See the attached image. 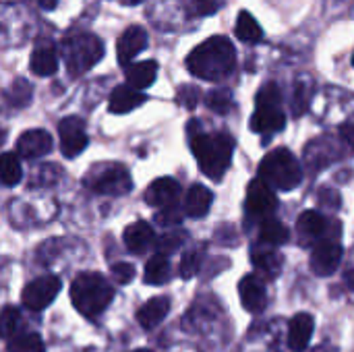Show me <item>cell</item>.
I'll return each instance as SVG.
<instances>
[{"instance_id": "1", "label": "cell", "mask_w": 354, "mask_h": 352, "mask_svg": "<svg viewBox=\"0 0 354 352\" xmlns=\"http://www.w3.org/2000/svg\"><path fill=\"white\" fill-rule=\"evenodd\" d=\"M189 145L207 178L220 180L230 168L234 141L228 133H203L201 124L193 120L189 122Z\"/></svg>"}, {"instance_id": "2", "label": "cell", "mask_w": 354, "mask_h": 352, "mask_svg": "<svg viewBox=\"0 0 354 352\" xmlns=\"http://www.w3.org/2000/svg\"><path fill=\"white\" fill-rule=\"evenodd\" d=\"M236 66V50L224 35H216L199 44L187 58V68L205 81H222Z\"/></svg>"}, {"instance_id": "3", "label": "cell", "mask_w": 354, "mask_h": 352, "mask_svg": "<svg viewBox=\"0 0 354 352\" xmlns=\"http://www.w3.org/2000/svg\"><path fill=\"white\" fill-rule=\"evenodd\" d=\"M112 299H114V288L108 284V280L102 274L95 272L79 274L71 284V301L75 309L89 319L104 313L112 303Z\"/></svg>"}, {"instance_id": "4", "label": "cell", "mask_w": 354, "mask_h": 352, "mask_svg": "<svg viewBox=\"0 0 354 352\" xmlns=\"http://www.w3.org/2000/svg\"><path fill=\"white\" fill-rule=\"evenodd\" d=\"M259 178L266 180L272 189L292 191L303 180V168L286 147H278L261 160Z\"/></svg>"}, {"instance_id": "5", "label": "cell", "mask_w": 354, "mask_h": 352, "mask_svg": "<svg viewBox=\"0 0 354 352\" xmlns=\"http://www.w3.org/2000/svg\"><path fill=\"white\" fill-rule=\"evenodd\" d=\"M62 54L66 68L73 77H79L87 73L91 66H95L104 56V44L100 37L91 33H75L64 39Z\"/></svg>"}, {"instance_id": "6", "label": "cell", "mask_w": 354, "mask_h": 352, "mask_svg": "<svg viewBox=\"0 0 354 352\" xmlns=\"http://www.w3.org/2000/svg\"><path fill=\"white\" fill-rule=\"evenodd\" d=\"M85 185L100 195H110V197H120L127 195L133 187L131 174L127 172L124 166L120 164H108V166H95L87 178Z\"/></svg>"}, {"instance_id": "7", "label": "cell", "mask_w": 354, "mask_h": 352, "mask_svg": "<svg viewBox=\"0 0 354 352\" xmlns=\"http://www.w3.org/2000/svg\"><path fill=\"white\" fill-rule=\"evenodd\" d=\"M62 284H60V278L58 276H41V278H35L33 282H29L25 288H23V305L29 309V311H44L46 307H50L54 303V299L58 297Z\"/></svg>"}, {"instance_id": "8", "label": "cell", "mask_w": 354, "mask_h": 352, "mask_svg": "<svg viewBox=\"0 0 354 352\" xmlns=\"http://www.w3.org/2000/svg\"><path fill=\"white\" fill-rule=\"evenodd\" d=\"M60 135V149L66 158H77L89 143L85 122L79 116H66L58 124Z\"/></svg>"}, {"instance_id": "9", "label": "cell", "mask_w": 354, "mask_h": 352, "mask_svg": "<svg viewBox=\"0 0 354 352\" xmlns=\"http://www.w3.org/2000/svg\"><path fill=\"white\" fill-rule=\"evenodd\" d=\"M342 261V245L338 241H322L311 253V270L317 276H332Z\"/></svg>"}, {"instance_id": "10", "label": "cell", "mask_w": 354, "mask_h": 352, "mask_svg": "<svg viewBox=\"0 0 354 352\" xmlns=\"http://www.w3.org/2000/svg\"><path fill=\"white\" fill-rule=\"evenodd\" d=\"M276 210H278V199H276L272 187L266 180L255 178L249 185V191H247V212L251 216H263V218H268Z\"/></svg>"}, {"instance_id": "11", "label": "cell", "mask_w": 354, "mask_h": 352, "mask_svg": "<svg viewBox=\"0 0 354 352\" xmlns=\"http://www.w3.org/2000/svg\"><path fill=\"white\" fill-rule=\"evenodd\" d=\"M239 297L243 307L249 313H261L268 307V288L263 280L255 274H249L239 284Z\"/></svg>"}, {"instance_id": "12", "label": "cell", "mask_w": 354, "mask_h": 352, "mask_svg": "<svg viewBox=\"0 0 354 352\" xmlns=\"http://www.w3.org/2000/svg\"><path fill=\"white\" fill-rule=\"evenodd\" d=\"M147 46V33L143 27L139 25H131L122 31L120 39H118V46H116V54H118V62L122 66L129 68V64L133 62V58L143 52Z\"/></svg>"}, {"instance_id": "13", "label": "cell", "mask_w": 354, "mask_h": 352, "mask_svg": "<svg viewBox=\"0 0 354 352\" xmlns=\"http://www.w3.org/2000/svg\"><path fill=\"white\" fill-rule=\"evenodd\" d=\"M52 135L44 129H33V131H25L19 141H17V154L21 158L33 160V158H41L46 154L52 151Z\"/></svg>"}, {"instance_id": "14", "label": "cell", "mask_w": 354, "mask_h": 352, "mask_svg": "<svg viewBox=\"0 0 354 352\" xmlns=\"http://www.w3.org/2000/svg\"><path fill=\"white\" fill-rule=\"evenodd\" d=\"M286 127V114L280 104H257L251 116V129L255 133H278Z\"/></svg>"}, {"instance_id": "15", "label": "cell", "mask_w": 354, "mask_h": 352, "mask_svg": "<svg viewBox=\"0 0 354 352\" xmlns=\"http://www.w3.org/2000/svg\"><path fill=\"white\" fill-rule=\"evenodd\" d=\"M178 193H180L178 183L170 176H164L149 185V189L145 191V201L147 205H153V207H168V205H174Z\"/></svg>"}, {"instance_id": "16", "label": "cell", "mask_w": 354, "mask_h": 352, "mask_svg": "<svg viewBox=\"0 0 354 352\" xmlns=\"http://www.w3.org/2000/svg\"><path fill=\"white\" fill-rule=\"evenodd\" d=\"M124 245L131 253H145L153 245H158V239L153 234V228L147 222H135L124 230Z\"/></svg>"}, {"instance_id": "17", "label": "cell", "mask_w": 354, "mask_h": 352, "mask_svg": "<svg viewBox=\"0 0 354 352\" xmlns=\"http://www.w3.org/2000/svg\"><path fill=\"white\" fill-rule=\"evenodd\" d=\"M145 93H141L139 89L131 87V85H118L108 102V110L112 114H127L135 108H139L145 102Z\"/></svg>"}, {"instance_id": "18", "label": "cell", "mask_w": 354, "mask_h": 352, "mask_svg": "<svg viewBox=\"0 0 354 352\" xmlns=\"http://www.w3.org/2000/svg\"><path fill=\"white\" fill-rule=\"evenodd\" d=\"M168 311H170V299L168 297H156V299H149L137 311V322L143 330H153L166 319Z\"/></svg>"}, {"instance_id": "19", "label": "cell", "mask_w": 354, "mask_h": 352, "mask_svg": "<svg viewBox=\"0 0 354 352\" xmlns=\"http://www.w3.org/2000/svg\"><path fill=\"white\" fill-rule=\"evenodd\" d=\"M315 322L309 313H299L292 317L290 326H288V344L290 349L297 352L305 351L311 342V334H313Z\"/></svg>"}, {"instance_id": "20", "label": "cell", "mask_w": 354, "mask_h": 352, "mask_svg": "<svg viewBox=\"0 0 354 352\" xmlns=\"http://www.w3.org/2000/svg\"><path fill=\"white\" fill-rule=\"evenodd\" d=\"M214 203V193L203 185H193L185 197V214L189 218H203Z\"/></svg>"}, {"instance_id": "21", "label": "cell", "mask_w": 354, "mask_h": 352, "mask_svg": "<svg viewBox=\"0 0 354 352\" xmlns=\"http://www.w3.org/2000/svg\"><path fill=\"white\" fill-rule=\"evenodd\" d=\"M29 68L39 77H50L58 68V54L50 44H41L33 50Z\"/></svg>"}, {"instance_id": "22", "label": "cell", "mask_w": 354, "mask_h": 352, "mask_svg": "<svg viewBox=\"0 0 354 352\" xmlns=\"http://www.w3.org/2000/svg\"><path fill=\"white\" fill-rule=\"evenodd\" d=\"M158 77V62L156 60H143V62H135L127 68V85L135 87V89H145L149 87Z\"/></svg>"}, {"instance_id": "23", "label": "cell", "mask_w": 354, "mask_h": 352, "mask_svg": "<svg viewBox=\"0 0 354 352\" xmlns=\"http://www.w3.org/2000/svg\"><path fill=\"white\" fill-rule=\"evenodd\" d=\"M170 278H172V270H170L168 257L162 255V253L153 255V257L147 261V266H145V276H143L145 284L162 286V284H166Z\"/></svg>"}, {"instance_id": "24", "label": "cell", "mask_w": 354, "mask_h": 352, "mask_svg": "<svg viewBox=\"0 0 354 352\" xmlns=\"http://www.w3.org/2000/svg\"><path fill=\"white\" fill-rule=\"evenodd\" d=\"M297 228H299V232H301L305 239H313V241H315V239H319V237L326 232L328 222H326V218H324L319 212L307 210V212H303V214L299 216Z\"/></svg>"}, {"instance_id": "25", "label": "cell", "mask_w": 354, "mask_h": 352, "mask_svg": "<svg viewBox=\"0 0 354 352\" xmlns=\"http://www.w3.org/2000/svg\"><path fill=\"white\" fill-rule=\"evenodd\" d=\"M253 266L266 274V278H276L282 270V257L272 249H255L253 251Z\"/></svg>"}, {"instance_id": "26", "label": "cell", "mask_w": 354, "mask_h": 352, "mask_svg": "<svg viewBox=\"0 0 354 352\" xmlns=\"http://www.w3.org/2000/svg\"><path fill=\"white\" fill-rule=\"evenodd\" d=\"M236 37L243 39V41H249V44H255L263 37V31L259 27V23L255 21V17L249 12V10H241L239 17H236Z\"/></svg>"}, {"instance_id": "27", "label": "cell", "mask_w": 354, "mask_h": 352, "mask_svg": "<svg viewBox=\"0 0 354 352\" xmlns=\"http://www.w3.org/2000/svg\"><path fill=\"white\" fill-rule=\"evenodd\" d=\"M259 239H261V243H266V245L278 247V245L288 243L290 232H288V228H286L282 222H278V220H266V222L261 224Z\"/></svg>"}, {"instance_id": "28", "label": "cell", "mask_w": 354, "mask_h": 352, "mask_svg": "<svg viewBox=\"0 0 354 352\" xmlns=\"http://www.w3.org/2000/svg\"><path fill=\"white\" fill-rule=\"evenodd\" d=\"M6 351L8 352H44V340L35 334V332H27V334H17L6 342Z\"/></svg>"}, {"instance_id": "29", "label": "cell", "mask_w": 354, "mask_h": 352, "mask_svg": "<svg viewBox=\"0 0 354 352\" xmlns=\"http://www.w3.org/2000/svg\"><path fill=\"white\" fill-rule=\"evenodd\" d=\"M0 176H2V183L6 187H15L21 183L23 178V170H21V164H19V158L17 154H10L6 151L0 160Z\"/></svg>"}, {"instance_id": "30", "label": "cell", "mask_w": 354, "mask_h": 352, "mask_svg": "<svg viewBox=\"0 0 354 352\" xmlns=\"http://www.w3.org/2000/svg\"><path fill=\"white\" fill-rule=\"evenodd\" d=\"M201 257H203V249H191L183 255L180 259V278L189 280L199 272L201 266Z\"/></svg>"}, {"instance_id": "31", "label": "cell", "mask_w": 354, "mask_h": 352, "mask_svg": "<svg viewBox=\"0 0 354 352\" xmlns=\"http://www.w3.org/2000/svg\"><path fill=\"white\" fill-rule=\"evenodd\" d=\"M205 104H207L209 110H214V112H218V114H226V112L230 110V106H232V98H230L228 91L214 89V91L207 93Z\"/></svg>"}, {"instance_id": "32", "label": "cell", "mask_w": 354, "mask_h": 352, "mask_svg": "<svg viewBox=\"0 0 354 352\" xmlns=\"http://www.w3.org/2000/svg\"><path fill=\"white\" fill-rule=\"evenodd\" d=\"M60 178V170L56 164H44L37 168L35 176H31V185L35 183L37 187H52Z\"/></svg>"}, {"instance_id": "33", "label": "cell", "mask_w": 354, "mask_h": 352, "mask_svg": "<svg viewBox=\"0 0 354 352\" xmlns=\"http://www.w3.org/2000/svg\"><path fill=\"white\" fill-rule=\"evenodd\" d=\"M2 336L4 338H12V336H17V328H19V324H21V313H19V309L17 307H4V311H2Z\"/></svg>"}, {"instance_id": "34", "label": "cell", "mask_w": 354, "mask_h": 352, "mask_svg": "<svg viewBox=\"0 0 354 352\" xmlns=\"http://www.w3.org/2000/svg\"><path fill=\"white\" fill-rule=\"evenodd\" d=\"M185 232H180V230H176V232H168V234H164L160 241H158V249L162 251V255L164 253H174V251H178L180 247H183V243H185Z\"/></svg>"}, {"instance_id": "35", "label": "cell", "mask_w": 354, "mask_h": 352, "mask_svg": "<svg viewBox=\"0 0 354 352\" xmlns=\"http://www.w3.org/2000/svg\"><path fill=\"white\" fill-rule=\"evenodd\" d=\"M156 222L160 226H176L183 222V212L176 207V205H168V207H162L158 214H156Z\"/></svg>"}, {"instance_id": "36", "label": "cell", "mask_w": 354, "mask_h": 352, "mask_svg": "<svg viewBox=\"0 0 354 352\" xmlns=\"http://www.w3.org/2000/svg\"><path fill=\"white\" fill-rule=\"evenodd\" d=\"M112 276L120 286H127L135 278V266L131 263H116L112 266Z\"/></svg>"}, {"instance_id": "37", "label": "cell", "mask_w": 354, "mask_h": 352, "mask_svg": "<svg viewBox=\"0 0 354 352\" xmlns=\"http://www.w3.org/2000/svg\"><path fill=\"white\" fill-rule=\"evenodd\" d=\"M178 102H180L185 108L193 110V108L197 106V102H199V89H197V87H193V85H185V87H180V91H178Z\"/></svg>"}, {"instance_id": "38", "label": "cell", "mask_w": 354, "mask_h": 352, "mask_svg": "<svg viewBox=\"0 0 354 352\" xmlns=\"http://www.w3.org/2000/svg\"><path fill=\"white\" fill-rule=\"evenodd\" d=\"M340 201H342V197H340V193L336 189H324V191H319V203L324 207L336 212V210H340Z\"/></svg>"}, {"instance_id": "39", "label": "cell", "mask_w": 354, "mask_h": 352, "mask_svg": "<svg viewBox=\"0 0 354 352\" xmlns=\"http://www.w3.org/2000/svg\"><path fill=\"white\" fill-rule=\"evenodd\" d=\"M222 4V0H195L191 4V10L193 15H214Z\"/></svg>"}, {"instance_id": "40", "label": "cell", "mask_w": 354, "mask_h": 352, "mask_svg": "<svg viewBox=\"0 0 354 352\" xmlns=\"http://www.w3.org/2000/svg\"><path fill=\"white\" fill-rule=\"evenodd\" d=\"M307 106H309V93H307V89H305L303 85H299V87L295 89L292 110H295V114L299 116V114H303V112L307 110Z\"/></svg>"}, {"instance_id": "41", "label": "cell", "mask_w": 354, "mask_h": 352, "mask_svg": "<svg viewBox=\"0 0 354 352\" xmlns=\"http://www.w3.org/2000/svg\"><path fill=\"white\" fill-rule=\"evenodd\" d=\"M340 135H342V139L354 149V122L353 124H344V127L340 129Z\"/></svg>"}, {"instance_id": "42", "label": "cell", "mask_w": 354, "mask_h": 352, "mask_svg": "<svg viewBox=\"0 0 354 352\" xmlns=\"http://www.w3.org/2000/svg\"><path fill=\"white\" fill-rule=\"evenodd\" d=\"M344 284H346V288H348V290H353L354 293V268L344 274Z\"/></svg>"}, {"instance_id": "43", "label": "cell", "mask_w": 354, "mask_h": 352, "mask_svg": "<svg viewBox=\"0 0 354 352\" xmlns=\"http://www.w3.org/2000/svg\"><path fill=\"white\" fill-rule=\"evenodd\" d=\"M39 4H41L44 8H50V10H52V8L58 4V0H39Z\"/></svg>"}, {"instance_id": "44", "label": "cell", "mask_w": 354, "mask_h": 352, "mask_svg": "<svg viewBox=\"0 0 354 352\" xmlns=\"http://www.w3.org/2000/svg\"><path fill=\"white\" fill-rule=\"evenodd\" d=\"M124 4H129V6H133V4H141L143 0H122Z\"/></svg>"}, {"instance_id": "45", "label": "cell", "mask_w": 354, "mask_h": 352, "mask_svg": "<svg viewBox=\"0 0 354 352\" xmlns=\"http://www.w3.org/2000/svg\"><path fill=\"white\" fill-rule=\"evenodd\" d=\"M315 352H334V351H326V349H317Z\"/></svg>"}, {"instance_id": "46", "label": "cell", "mask_w": 354, "mask_h": 352, "mask_svg": "<svg viewBox=\"0 0 354 352\" xmlns=\"http://www.w3.org/2000/svg\"><path fill=\"white\" fill-rule=\"evenodd\" d=\"M133 352H151V351H147V349H139V351H133Z\"/></svg>"}, {"instance_id": "47", "label": "cell", "mask_w": 354, "mask_h": 352, "mask_svg": "<svg viewBox=\"0 0 354 352\" xmlns=\"http://www.w3.org/2000/svg\"><path fill=\"white\" fill-rule=\"evenodd\" d=\"M353 64H354V56H353Z\"/></svg>"}]
</instances>
